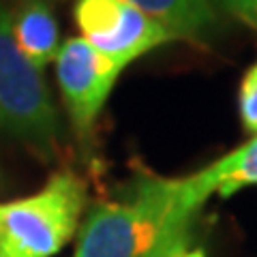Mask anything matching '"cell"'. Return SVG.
<instances>
[{
    "label": "cell",
    "mask_w": 257,
    "mask_h": 257,
    "mask_svg": "<svg viewBox=\"0 0 257 257\" xmlns=\"http://www.w3.org/2000/svg\"><path fill=\"white\" fill-rule=\"evenodd\" d=\"M193 219L174 178L148 176L131 199L103 202L88 214L73 257H202L189 248Z\"/></svg>",
    "instance_id": "6da1fadb"
},
{
    "label": "cell",
    "mask_w": 257,
    "mask_h": 257,
    "mask_svg": "<svg viewBox=\"0 0 257 257\" xmlns=\"http://www.w3.org/2000/svg\"><path fill=\"white\" fill-rule=\"evenodd\" d=\"M73 18L82 39L120 67L176 41L170 30L124 0H77Z\"/></svg>",
    "instance_id": "277c9868"
},
{
    "label": "cell",
    "mask_w": 257,
    "mask_h": 257,
    "mask_svg": "<svg viewBox=\"0 0 257 257\" xmlns=\"http://www.w3.org/2000/svg\"><path fill=\"white\" fill-rule=\"evenodd\" d=\"M11 30L26 60L43 71L58 54V24L45 0H26L11 15Z\"/></svg>",
    "instance_id": "52a82bcc"
},
{
    "label": "cell",
    "mask_w": 257,
    "mask_h": 257,
    "mask_svg": "<svg viewBox=\"0 0 257 257\" xmlns=\"http://www.w3.org/2000/svg\"><path fill=\"white\" fill-rule=\"evenodd\" d=\"M219 3L227 13L257 30V0H219Z\"/></svg>",
    "instance_id": "30bf717a"
},
{
    "label": "cell",
    "mask_w": 257,
    "mask_h": 257,
    "mask_svg": "<svg viewBox=\"0 0 257 257\" xmlns=\"http://www.w3.org/2000/svg\"><path fill=\"white\" fill-rule=\"evenodd\" d=\"M0 131L52 157L60 120L43 73L26 60L13 39L11 13L0 3Z\"/></svg>",
    "instance_id": "3957f363"
},
{
    "label": "cell",
    "mask_w": 257,
    "mask_h": 257,
    "mask_svg": "<svg viewBox=\"0 0 257 257\" xmlns=\"http://www.w3.org/2000/svg\"><path fill=\"white\" fill-rule=\"evenodd\" d=\"M238 111L244 131L257 135V60L246 69L238 90Z\"/></svg>",
    "instance_id": "9c48e42d"
},
{
    "label": "cell",
    "mask_w": 257,
    "mask_h": 257,
    "mask_svg": "<svg viewBox=\"0 0 257 257\" xmlns=\"http://www.w3.org/2000/svg\"><path fill=\"white\" fill-rule=\"evenodd\" d=\"M122 67L96 52L82 37L67 39L56 54L62 101L79 135H88L99 111L105 105Z\"/></svg>",
    "instance_id": "5b68a950"
},
{
    "label": "cell",
    "mask_w": 257,
    "mask_h": 257,
    "mask_svg": "<svg viewBox=\"0 0 257 257\" xmlns=\"http://www.w3.org/2000/svg\"><path fill=\"white\" fill-rule=\"evenodd\" d=\"M170 30L176 39L204 41L216 28V11L210 0H124Z\"/></svg>",
    "instance_id": "ba28073f"
},
{
    "label": "cell",
    "mask_w": 257,
    "mask_h": 257,
    "mask_svg": "<svg viewBox=\"0 0 257 257\" xmlns=\"http://www.w3.org/2000/svg\"><path fill=\"white\" fill-rule=\"evenodd\" d=\"M86 206V184L58 172L35 195L0 204V257H52L75 234Z\"/></svg>",
    "instance_id": "7a4b0ae2"
},
{
    "label": "cell",
    "mask_w": 257,
    "mask_h": 257,
    "mask_svg": "<svg viewBox=\"0 0 257 257\" xmlns=\"http://www.w3.org/2000/svg\"><path fill=\"white\" fill-rule=\"evenodd\" d=\"M174 182L182 206L191 214H197L210 195L225 199L246 187H257V135L204 170L187 178H174Z\"/></svg>",
    "instance_id": "8992f818"
}]
</instances>
